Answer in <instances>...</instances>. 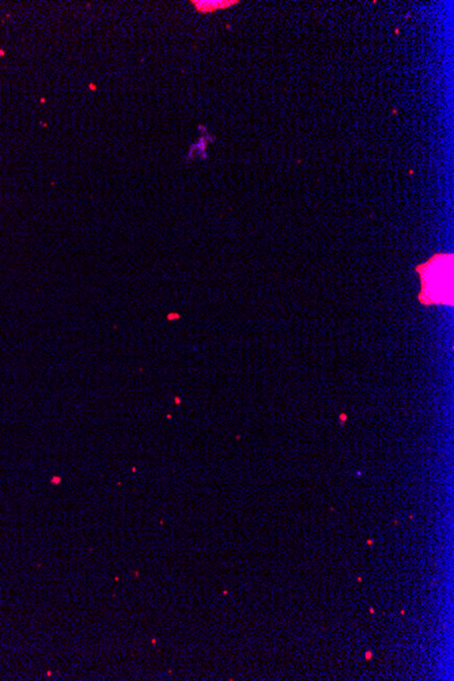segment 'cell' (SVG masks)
I'll return each instance as SVG.
<instances>
[{
	"mask_svg": "<svg viewBox=\"0 0 454 681\" xmlns=\"http://www.w3.org/2000/svg\"><path fill=\"white\" fill-rule=\"evenodd\" d=\"M452 260L446 264V256H436L423 266V292L427 298L431 296L432 302H446L444 298L452 302V296L446 294V290L452 294Z\"/></svg>",
	"mask_w": 454,
	"mask_h": 681,
	"instance_id": "cell-1",
	"label": "cell"
},
{
	"mask_svg": "<svg viewBox=\"0 0 454 681\" xmlns=\"http://www.w3.org/2000/svg\"><path fill=\"white\" fill-rule=\"evenodd\" d=\"M236 2H194V7L200 12H211V11L224 8L228 6L234 4Z\"/></svg>",
	"mask_w": 454,
	"mask_h": 681,
	"instance_id": "cell-2",
	"label": "cell"
}]
</instances>
